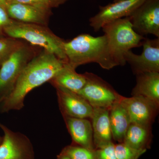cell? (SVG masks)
<instances>
[{"mask_svg":"<svg viewBox=\"0 0 159 159\" xmlns=\"http://www.w3.org/2000/svg\"><path fill=\"white\" fill-rule=\"evenodd\" d=\"M96 159H117L115 152V144L110 143L102 148L95 150Z\"/></svg>","mask_w":159,"mask_h":159,"instance_id":"24","label":"cell"},{"mask_svg":"<svg viewBox=\"0 0 159 159\" xmlns=\"http://www.w3.org/2000/svg\"><path fill=\"white\" fill-rule=\"evenodd\" d=\"M32 53L22 45L1 64L0 69V98H5L13 89L24 68L31 60Z\"/></svg>","mask_w":159,"mask_h":159,"instance_id":"6","label":"cell"},{"mask_svg":"<svg viewBox=\"0 0 159 159\" xmlns=\"http://www.w3.org/2000/svg\"><path fill=\"white\" fill-rule=\"evenodd\" d=\"M3 99H4V98H0V105H1V102H2V101ZM2 140L3 137H2L0 136V144H1V143H2Z\"/></svg>","mask_w":159,"mask_h":159,"instance_id":"28","label":"cell"},{"mask_svg":"<svg viewBox=\"0 0 159 159\" xmlns=\"http://www.w3.org/2000/svg\"><path fill=\"white\" fill-rule=\"evenodd\" d=\"M64 49L67 62L74 68L90 63H96L107 70L116 66L104 34L98 37L88 34H80L70 41L65 42Z\"/></svg>","mask_w":159,"mask_h":159,"instance_id":"2","label":"cell"},{"mask_svg":"<svg viewBox=\"0 0 159 159\" xmlns=\"http://www.w3.org/2000/svg\"><path fill=\"white\" fill-rule=\"evenodd\" d=\"M141 54L131 50L124 55L125 62L130 65L135 75L146 72H159V38L151 39L145 38L142 44Z\"/></svg>","mask_w":159,"mask_h":159,"instance_id":"8","label":"cell"},{"mask_svg":"<svg viewBox=\"0 0 159 159\" xmlns=\"http://www.w3.org/2000/svg\"><path fill=\"white\" fill-rule=\"evenodd\" d=\"M61 152L71 159H96L95 150L72 144L65 147Z\"/></svg>","mask_w":159,"mask_h":159,"instance_id":"20","label":"cell"},{"mask_svg":"<svg viewBox=\"0 0 159 159\" xmlns=\"http://www.w3.org/2000/svg\"><path fill=\"white\" fill-rule=\"evenodd\" d=\"M146 151L131 148L123 142L115 144V152L117 159H139Z\"/></svg>","mask_w":159,"mask_h":159,"instance_id":"21","label":"cell"},{"mask_svg":"<svg viewBox=\"0 0 159 159\" xmlns=\"http://www.w3.org/2000/svg\"><path fill=\"white\" fill-rule=\"evenodd\" d=\"M4 133L0 144V159H34L33 145L27 136L0 123Z\"/></svg>","mask_w":159,"mask_h":159,"instance_id":"7","label":"cell"},{"mask_svg":"<svg viewBox=\"0 0 159 159\" xmlns=\"http://www.w3.org/2000/svg\"><path fill=\"white\" fill-rule=\"evenodd\" d=\"M68 1V0H8L6 4L11 3H24L51 10L52 8L59 7Z\"/></svg>","mask_w":159,"mask_h":159,"instance_id":"23","label":"cell"},{"mask_svg":"<svg viewBox=\"0 0 159 159\" xmlns=\"http://www.w3.org/2000/svg\"><path fill=\"white\" fill-rule=\"evenodd\" d=\"M84 74L86 82L78 94L93 108L110 109L114 103L120 101L122 96L108 83L93 73L86 72Z\"/></svg>","mask_w":159,"mask_h":159,"instance_id":"5","label":"cell"},{"mask_svg":"<svg viewBox=\"0 0 159 159\" xmlns=\"http://www.w3.org/2000/svg\"><path fill=\"white\" fill-rule=\"evenodd\" d=\"M122 1V0H114L113 2H119V1Z\"/></svg>","mask_w":159,"mask_h":159,"instance_id":"29","label":"cell"},{"mask_svg":"<svg viewBox=\"0 0 159 159\" xmlns=\"http://www.w3.org/2000/svg\"><path fill=\"white\" fill-rule=\"evenodd\" d=\"M72 139V144L95 150L92 123L87 119L63 117Z\"/></svg>","mask_w":159,"mask_h":159,"instance_id":"14","label":"cell"},{"mask_svg":"<svg viewBox=\"0 0 159 159\" xmlns=\"http://www.w3.org/2000/svg\"><path fill=\"white\" fill-rule=\"evenodd\" d=\"M132 96H142L159 105V72H146L136 75V84Z\"/></svg>","mask_w":159,"mask_h":159,"instance_id":"16","label":"cell"},{"mask_svg":"<svg viewBox=\"0 0 159 159\" xmlns=\"http://www.w3.org/2000/svg\"><path fill=\"white\" fill-rule=\"evenodd\" d=\"M129 17L138 34H151L159 38V0H145Z\"/></svg>","mask_w":159,"mask_h":159,"instance_id":"9","label":"cell"},{"mask_svg":"<svg viewBox=\"0 0 159 159\" xmlns=\"http://www.w3.org/2000/svg\"><path fill=\"white\" fill-rule=\"evenodd\" d=\"M9 17L20 22L47 26L51 10L20 3H11L5 6Z\"/></svg>","mask_w":159,"mask_h":159,"instance_id":"13","label":"cell"},{"mask_svg":"<svg viewBox=\"0 0 159 159\" xmlns=\"http://www.w3.org/2000/svg\"><path fill=\"white\" fill-rule=\"evenodd\" d=\"M101 29L107 38L110 53L116 66L125 65V53L142 46L145 39L134 30L129 17L107 23Z\"/></svg>","mask_w":159,"mask_h":159,"instance_id":"3","label":"cell"},{"mask_svg":"<svg viewBox=\"0 0 159 159\" xmlns=\"http://www.w3.org/2000/svg\"><path fill=\"white\" fill-rule=\"evenodd\" d=\"M151 126L131 123L123 143L131 148L147 150L152 139Z\"/></svg>","mask_w":159,"mask_h":159,"instance_id":"19","label":"cell"},{"mask_svg":"<svg viewBox=\"0 0 159 159\" xmlns=\"http://www.w3.org/2000/svg\"><path fill=\"white\" fill-rule=\"evenodd\" d=\"M14 20L9 17L5 6H0V33L4 31V29L11 25Z\"/></svg>","mask_w":159,"mask_h":159,"instance_id":"25","label":"cell"},{"mask_svg":"<svg viewBox=\"0 0 159 159\" xmlns=\"http://www.w3.org/2000/svg\"><path fill=\"white\" fill-rule=\"evenodd\" d=\"M109 119L112 139L122 143L131 122L127 111L120 101L112 106L109 111Z\"/></svg>","mask_w":159,"mask_h":159,"instance_id":"18","label":"cell"},{"mask_svg":"<svg viewBox=\"0 0 159 159\" xmlns=\"http://www.w3.org/2000/svg\"><path fill=\"white\" fill-rule=\"evenodd\" d=\"M4 32L12 38L25 39L32 44L42 47L60 59L67 62L64 49L65 41L47 26L14 20L4 29Z\"/></svg>","mask_w":159,"mask_h":159,"instance_id":"4","label":"cell"},{"mask_svg":"<svg viewBox=\"0 0 159 159\" xmlns=\"http://www.w3.org/2000/svg\"><path fill=\"white\" fill-rule=\"evenodd\" d=\"M71 159L69 157H68L66 155L64 154H63L60 152L57 156V159Z\"/></svg>","mask_w":159,"mask_h":159,"instance_id":"26","label":"cell"},{"mask_svg":"<svg viewBox=\"0 0 159 159\" xmlns=\"http://www.w3.org/2000/svg\"><path fill=\"white\" fill-rule=\"evenodd\" d=\"M8 0H0V6H6Z\"/></svg>","mask_w":159,"mask_h":159,"instance_id":"27","label":"cell"},{"mask_svg":"<svg viewBox=\"0 0 159 159\" xmlns=\"http://www.w3.org/2000/svg\"><path fill=\"white\" fill-rule=\"evenodd\" d=\"M120 102L127 111L131 123L151 126L157 115L159 105L145 97L122 96Z\"/></svg>","mask_w":159,"mask_h":159,"instance_id":"12","label":"cell"},{"mask_svg":"<svg viewBox=\"0 0 159 159\" xmlns=\"http://www.w3.org/2000/svg\"><path fill=\"white\" fill-rule=\"evenodd\" d=\"M109 111L110 109L106 108H93L91 119L95 150L112 142Z\"/></svg>","mask_w":159,"mask_h":159,"instance_id":"15","label":"cell"},{"mask_svg":"<svg viewBox=\"0 0 159 159\" xmlns=\"http://www.w3.org/2000/svg\"><path fill=\"white\" fill-rule=\"evenodd\" d=\"M22 45V43L15 39H0V64Z\"/></svg>","mask_w":159,"mask_h":159,"instance_id":"22","label":"cell"},{"mask_svg":"<svg viewBox=\"0 0 159 159\" xmlns=\"http://www.w3.org/2000/svg\"><path fill=\"white\" fill-rule=\"evenodd\" d=\"M145 0H122L105 6H100L97 14L89 19L90 26L98 32L107 23L129 17Z\"/></svg>","mask_w":159,"mask_h":159,"instance_id":"10","label":"cell"},{"mask_svg":"<svg viewBox=\"0 0 159 159\" xmlns=\"http://www.w3.org/2000/svg\"><path fill=\"white\" fill-rule=\"evenodd\" d=\"M66 62L45 50L31 59L20 74L13 89L1 102L0 112L5 113L22 109L25 106L27 94L35 88L50 81Z\"/></svg>","mask_w":159,"mask_h":159,"instance_id":"1","label":"cell"},{"mask_svg":"<svg viewBox=\"0 0 159 159\" xmlns=\"http://www.w3.org/2000/svg\"><path fill=\"white\" fill-rule=\"evenodd\" d=\"M55 88L58 106L63 117L92 119L93 108L83 97L63 88Z\"/></svg>","mask_w":159,"mask_h":159,"instance_id":"11","label":"cell"},{"mask_svg":"<svg viewBox=\"0 0 159 159\" xmlns=\"http://www.w3.org/2000/svg\"><path fill=\"white\" fill-rule=\"evenodd\" d=\"M76 69L66 62L61 70L50 80L54 87H60L78 93L86 82L84 74H79Z\"/></svg>","mask_w":159,"mask_h":159,"instance_id":"17","label":"cell"}]
</instances>
